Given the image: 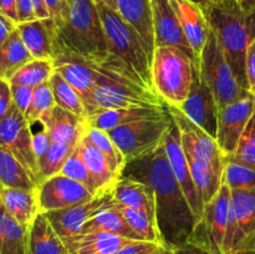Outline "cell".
Masks as SVG:
<instances>
[{
  "instance_id": "obj_9",
  "label": "cell",
  "mask_w": 255,
  "mask_h": 254,
  "mask_svg": "<svg viewBox=\"0 0 255 254\" xmlns=\"http://www.w3.org/2000/svg\"><path fill=\"white\" fill-rule=\"evenodd\" d=\"M167 110L178 131L184 153L208 162L218 173L223 174L224 156L219 149L217 139L192 121L179 107L167 105Z\"/></svg>"
},
{
  "instance_id": "obj_2",
  "label": "cell",
  "mask_w": 255,
  "mask_h": 254,
  "mask_svg": "<svg viewBox=\"0 0 255 254\" xmlns=\"http://www.w3.org/2000/svg\"><path fill=\"white\" fill-rule=\"evenodd\" d=\"M69 15L57 29L55 54L69 52L91 64H104L111 54L96 0H67Z\"/></svg>"
},
{
  "instance_id": "obj_44",
  "label": "cell",
  "mask_w": 255,
  "mask_h": 254,
  "mask_svg": "<svg viewBox=\"0 0 255 254\" xmlns=\"http://www.w3.org/2000/svg\"><path fill=\"white\" fill-rule=\"evenodd\" d=\"M246 77L248 92L255 97V37L247 50Z\"/></svg>"
},
{
  "instance_id": "obj_59",
  "label": "cell",
  "mask_w": 255,
  "mask_h": 254,
  "mask_svg": "<svg viewBox=\"0 0 255 254\" xmlns=\"http://www.w3.org/2000/svg\"><path fill=\"white\" fill-rule=\"evenodd\" d=\"M248 254H255V253H248Z\"/></svg>"
},
{
  "instance_id": "obj_49",
  "label": "cell",
  "mask_w": 255,
  "mask_h": 254,
  "mask_svg": "<svg viewBox=\"0 0 255 254\" xmlns=\"http://www.w3.org/2000/svg\"><path fill=\"white\" fill-rule=\"evenodd\" d=\"M17 22L0 12V46L9 39L10 35L16 30Z\"/></svg>"
},
{
  "instance_id": "obj_23",
  "label": "cell",
  "mask_w": 255,
  "mask_h": 254,
  "mask_svg": "<svg viewBox=\"0 0 255 254\" xmlns=\"http://www.w3.org/2000/svg\"><path fill=\"white\" fill-rule=\"evenodd\" d=\"M114 196L119 206L144 212L157 222L156 197L148 184L121 176L114 189Z\"/></svg>"
},
{
  "instance_id": "obj_32",
  "label": "cell",
  "mask_w": 255,
  "mask_h": 254,
  "mask_svg": "<svg viewBox=\"0 0 255 254\" xmlns=\"http://www.w3.org/2000/svg\"><path fill=\"white\" fill-rule=\"evenodd\" d=\"M0 187L25 189H35L39 187L24 164L2 146H0Z\"/></svg>"
},
{
  "instance_id": "obj_12",
  "label": "cell",
  "mask_w": 255,
  "mask_h": 254,
  "mask_svg": "<svg viewBox=\"0 0 255 254\" xmlns=\"http://www.w3.org/2000/svg\"><path fill=\"white\" fill-rule=\"evenodd\" d=\"M0 146L9 149L24 164L39 186V168L32 149L31 125L15 106L0 122Z\"/></svg>"
},
{
  "instance_id": "obj_29",
  "label": "cell",
  "mask_w": 255,
  "mask_h": 254,
  "mask_svg": "<svg viewBox=\"0 0 255 254\" xmlns=\"http://www.w3.org/2000/svg\"><path fill=\"white\" fill-rule=\"evenodd\" d=\"M0 254H27V228L0 202Z\"/></svg>"
},
{
  "instance_id": "obj_8",
  "label": "cell",
  "mask_w": 255,
  "mask_h": 254,
  "mask_svg": "<svg viewBox=\"0 0 255 254\" xmlns=\"http://www.w3.org/2000/svg\"><path fill=\"white\" fill-rule=\"evenodd\" d=\"M231 206L232 191L222 183L218 193L204 206L203 217L194 226L187 244L197 247L207 254H227Z\"/></svg>"
},
{
  "instance_id": "obj_55",
  "label": "cell",
  "mask_w": 255,
  "mask_h": 254,
  "mask_svg": "<svg viewBox=\"0 0 255 254\" xmlns=\"http://www.w3.org/2000/svg\"><path fill=\"white\" fill-rule=\"evenodd\" d=\"M101 1H104L105 4L109 5L110 7H112V9L116 10V0H101Z\"/></svg>"
},
{
  "instance_id": "obj_28",
  "label": "cell",
  "mask_w": 255,
  "mask_h": 254,
  "mask_svg": "<svg viewBox=\"0 0 255 254\" xmlns=\"http://www.w3.org/2000/svg\"><path fill=\"white\" fill-rule=\"evenodd\" d=\"M34 57L25 46L17 27L0 46V79L9 82L11 77Z\"/></svg>"
},
{
  "instance_id": "obj_51",
  "label": "cell",
  "mask_w": 255,
  "mask_h": 254,
  "mask_svg": "<svg viewBox=\"0 0 255 254\" xmlns=\"http://www.w3.org/2000/svg\"><path fill=\"white\" fill-rule=\"evenodd\" d=\"M32 5H34V10L37 19H47V17H50L49 10L45 5L44 0H32Z\"/></svg>"
},
{
  "instance_id": "obj_7",
  "label": "cell",
  "mask_w": 255,
  "mask_h": 254,
  "mask_svg": "<svg viewBox=\"0 0 255 254\" xmlns=\"http://www.w3.org/2000/svg\"><path fill=\"white\" fill-rule=\"evenodd\" d=\"M196 66L202 79L213 92L219 110L248 94L237 80L212 29L208 40L199 54Z\"/></svg>"
},
{
  "instance_id": "obj_41",
  "label": "cell",
  "mask_w": 255,
  "mask_h": 254,
  "mask_svg": "<svg viewBox=\"0 0 255 254\" xmlns=\"http://www.w3.org/2000/svg\"><path fill=\"white\" fill-rule=\"evenodd\" d=\"M55 106H56V102H55V97L54 94H52L50 82H45V84L34 89L30 109L25 117H26L27 122L32 126L34 124L39 122L42 115L49 112Z\"/></svg>"
},
{
  "instance_id": "obj_60",
  "label": "cell",
  "mask_w": 255,
  "mask_h": 254,
  "mask_svg": "<svg viewBox=\"0 0 255 254\" xmlns=\"http://www.w3.org/2000/svg\"><path fill=\"white\" fill-rule=\"evenodd\" d=\"M212 1H213V0H212Z\"/></svg>"
},
{
  "instance_id": "obj_24",
  "label": "cell",
  "mask_w": 255,
  "mask_h": 254,
  "mask_svg": "<svg viewBox=\"0 0 255 254\" xmlns=\"http://www.w3.org/2000/svg\"><path fill=\"white\" fill-rule=\"evenodd\" d=\"M27 254H70L45 213H39L27 228Z\"/></svg>"
},
{
  "instance_id": "obj_56",
  "label": "cell",
  "mask_w": 255,
  "mask_h": 254,
  "mask_svg": "<svg viewBox=\"0 0 255 254\" xmlns=\"http://www.w3.org/2000/svg\"><path fill=\"white\" fill-rule=\"evenodd\" d=\"M159 254H173V251H172V249L166 248V247H164V248H162V251L159 252Z\"/></svg>"
},
{
  "instance_id": "obj_14",
  "label": "cell",
  "mask_w": 255,
  "mask_h": 254,
  "mask_svg": "<svg viewBox=\"0 0 255 254\" xmlns=\"http://www.w3.org/2000/svg\"><path fill=\"white\" fill-rule=\"evenodd\" d=\"M255 110V97L246 94L218 111L217 143L224 157L234 153L239 138Z\"/></svg>"
},
{
  "instance_id": "obj_52",
  "label": "cell",
  "mask_w": 255,
  "mask_h": 254,
  "mask_svg": "<svg viewBox=\"0 0 255 254\" xmlns=\"http://www.w3.org/2000/svg\"><path fill=\"white\" fill-rule=\"evenodd\" d=\"M173 254H207V253H204L202 249L197 248V247L191 246V244H184V246L179 247V248L173 249Z\"/></svg>"
},
{
  "instance_id": "obj_5",
  "label": "cell",
  "mask_w": 255,
  "mask_h": 254,
  "mask_svg": "<svg viewBox=\"0 0 255 254\" xmlns=\"http://www.w3.org/2000/svg\"><path fill=\"white\" fill-rule=\"evenodd\" d=\"M194 69L196 61L183 50L156 47L152 57V80L154 90L167 105L179 107L186 101L193 84Z\"/></svg>"
},
{
  "instance_id": "obj_20",
  "label": "cell",
  "mask_w": 255,
  "mask_h": 254,
  "mask_svg": "<svg viewBox=\"0 0 255 254\" xmlns=\"http://www.w3.org/2000/svg\"><path fill=\"white\" fill-rule=\"evenodd\" d=\"M86 121L87 119H81L72 112L55 106L42 115L39 124L46 129L51 141L77 146L84 133Z\"/></svg>"
},
{
  "instance_id": "obj_4",
  "label": "cell",
  "mask_w": 255,
  "mask_h": 254,
  "mask_svg": "<svg viewBox=\"0 0 255 254\" xmlns=\"http://www.w3.org/2000/svg\"><path fill=\"white\" fill-rule=\"evenodd\" d=\"M96 5L110 54L124 62L147 89L156 92L152 80V60L138 32L104 1L96 0Z\"/></svg>"
},
{
  "instance_id": "obj_35",
  "label": "cell",
  "mask_w": 255,
  "mask_h": 254,
  "mask_svg": "<svg viewBox=\"0 0 255 254\" xmlns=\"http://www.w3.org/2000/svg\"><path fill=\"white\" fill-rule=\"evenodd\" d=\"M55 71V65L52 60L32 59L24 67L19 70L10 80V85L35 87L50 81Z\"/></svg>"
},
{
  "instance_id": "obj_48",
  "label": "cell",
  "mask_w": 255,
  "mask_h": 254,
  "mask_svg": "<svg viewBox=\"0 0 255 254\" xmlns=\"http://www.w3.org/2000/svg\"><path fill=\"white\" fill-rule=\"evenodd\" d=\"M16 11L17 24L37 19L34 5H32V0H16Z\"/></svg>"
},
{
  "instance_id": "obj_36",
  "label": "cell",
  "mask_w": 255,
  "mask_h": 254,
  "mask_svg": "<svg viewBox=\"0 0 255 254\" xmlns=\"http://www.w3.org/2000/svg\"><path fill=\"white\" fill-rule=\"evenodd\" d=\"M76 147L77 146L51 141V144H50L46 153L37 159L40 183L46 178L59 174L61 168L64 167L65 162L69 159V157L71 156Z\"/></svg>"
},
{
  "instance_id": "obj_34",
  "label": "cell",
  "mask_w": 255,
  "mask_h": 254,
  "mask_svg": "<svg viewBox=\"0 0 255 254\" xmlns=\"http://www.w3.org/2000/svg\"><path fill=\"white\" fill-rule=\"evenodd\" d=\"M49 82L52 94H54L56 106L72 112L81 119H87L86 110H85L84 102H82L80 95L59 72L54 71Z\"/></svg>"
},
{
  "instance_id": "obj_45",
  "label": "cell",
  "mask_w": 255,
  "mask_h": 254,
  "mask_svg": "<svg viewBox=\"0 0 255 254\" xmlns=\"http://www.w3.org/2000/svg\"><path fill=\"white\" fill-rule=\"evenodd\" d=\"M163 246H159L157 243H151V242L136 241L132 242L131 244H127L124 248L117 251L115 254H149L157 249L162 248Z\"/></svg>"
},
{
  "instance_id": "obj_50",
  "label": "cell",
  "mask_w": 255,
  "mask_h": 254,
  "mask_svg": "<svg viewBox=\"0 0 255 254\" xmlns=\"http://www.w3.org/2000/svg\"><path fill=\"white\" fill-rule=\"evenodd\" d=\"M0 12L9 16L15 22H17L16 0H0Z\"/></svg>"
},
{
  "instance_id": "obj_39",
  "label": "cell",
  "mask_w": 255,
  "mask_h": 254,
  "mask_svg": "<svg viewBox=\"0 0 255 254\" xmlns=\"http://www.w3.org/2000/svg\"><path fill=\"white\" fill-rule=\"evenodd\" d=\"M222 183L231 191H251L255 189V169L233 161H224Z\"/></svg>"
},
{
  "instance_id": "obj_21",
  "label": "cell",
  "mask_w": 255,
  "mask_h": 254,
  "mask_svg": "<svg viewBox=\"0 0 255 254\" xmlns=\"http://www.w3.org/2000/svg\"><path fill=\"white\" fill-rule=\"evenodd\" d=\"M116 11L138 32L152 60L156 44L151 0H116Z\"/></svg>"
},
{
  "instance_id": "obj_27",
  "label": "cell",
  "mask_w": 255,
  "mask_h": 254,
  "mask_svg": "<svg viewBox=\"0 0 255 254\" xmlns=\"http://www.w3.org/2000/svg\"><path fill=\"white\" fill-rule=\"evenodd\" d=\"M136 242L107 232L82 233L69 247L70 254H115L127 244Z\"/></svg>"
},
{
  "instance_id": "obj_53",
  "label": "cell",
  "mask_w": 255,
  "mask_h": 254,
  "mask_svg": "<svg viewBox=\"0 0 255 254\" xmlns=\"http://www.w3.org/2000/svg\"><path fill=\"white\" fill-rule=\"evenodd\" d=\"M238 4L244 11H253V10H255V0H238Z\"/></svg>"
},
{
  "instance_id": "obj_25",
  "label": "cell",
  "mask_w": 255,
  "mask_h": 254,
  "mask_svg": "<svg viewBox=\"0 0 255 254\" xmlns=\"http://www.w3.org/2000/svg\"><path fill=\"white\" fill-rule=\"evenodd\" d=\"M168 114L167 107H132V109L104 110L89 117L87 121L92 126L110 132L116 127L146 119H157Z\"/></svg>"
},
{
  "instance_id": "obj_54",
  "label": "cell",
  "mask_w": 255,
  "mask_h": 254,
  "mask_svg": "<svg viewBox=\"0 0 255 254\" xmlns=\"http://www.w3.org/2000/svg\"><path fill=\"white\" fill-rule=\"evenodd\" d=\"M191 1H193L194 4L198 5V6L201 7V9H203L204 11H206L209 7V5L212 4V0H191Z\"/></svg>"
},
{
  "instance_id": "obj_10",
  "label": "cell",
  "mask_w": 255,
  "mask_h": 254,
  "mask_svg": "<svg viewBox=\"0 0 255 254\" xmlns=\"http://www.w3.org/2000/svg\"><path fill=\"white\" fill-rule=\"evenodd\" d=\"M255 253V189L232 191L227 254Z\"/></svg>"
},
{
  "instance_id": "obj_38",
  "label": "cell",
  "mask_w": 255,
  "mask_h": 254,
  "mask_svg": "<svg viewBox=\"0 0 255 254\" xmlns=\"http://www.w3.org/2000/svg\"><path fill=\"white\" fill-rule=\"evenodd\" d=\"M60 174L65 177H69V178L74 179V181L80 182L81 184H84L92 194H99L104 191H109V189H102L100 187V184L97 183L96 179L94 178L90 171L87 169L86 164H85L84 159H82L81 153H80L79 147L75 148V151L72 152L71 156L69 157L66 162H65L64 167L60 171ZM115 189V188H114Z\"/></svg>"
},
{
  "instance_id": "obj_46",
  "label": "cell",
  "mask_w": 255,
  "mask_h": 254,
  "mask_svg": "<svg viewBox=\"0 0 255 254\" xmlns=\"http://www.w3.org/2000/svg\"><path fill=\"white\" fill-rule=\"evenodd\" d=\"M12 106H14V104H12L10 82L0 79V122L9 115Z\"/></svg>"
},
{
  "instance_id": "obj_18",
  "label": "cell",
  "mask_w": 255,
  "mask_h": 254,
  "mask_svg": "<svg viewBox=\"0 0 255 254\" xmlns=\"http://www.w3.org/2000/svg\"><path fill=\"white\" fill-rule=\"evenodd\" d=\"M17 31L34 59L54 61L57 26L51 17L20 22Z\"/></svg>"
},
{
  "instance_id": "obj_3",
  "label": "cell",
  "mask_w": 255,
  "mask_h": 254,
  "mask_svg": "<svg viewBox=\"0 0 255 254\" xmlns=\"http://www.w3.org/2000/svg\"><path fill=\"white\" fill-rule=\"evenodd\" d=\"M204 12L237 80L248 91L246 57L255 37V10L244 11L238 2L213 1Z\"/></svg>"
},
{
  "instance_id": "obj_6",
  "label": "cell",
  "mask_w": 255,
  "mask_h": 254,
  "mask_svg": "<svg viewBox=\"0 0 255 254\" xmlns=\"http://www.w3.org/2000/svg\"><path fill=\"white\" fill-rule=\"evenodd\" d=\"M173 128V120L167 114L157 119L139 120L116 127L109 133L124 154L126 163H129L153 154L163 146Z\"/></svg>"
},
{
  "instance_id": "obj_15",
  "label": "cell",
  "mask_w": 255,
  "mask_h": 254,
  "mask_svg": "<svg viewBox=\"0 0 255 254\" xmlns=\"http://www.w3.org/2000/svg\"><path fill=\"white\" fill-rule=\"evenodd\" d=\"M37 189L41 213L71 208L95 197L84 184L60 173L42 181Z\"/></svg>"
},
{
  "instance_id": "obj_37",
  "label": "cell",
  "mask_w": 255,
  "mask_h": 254,
  "mask_svg": "<svg viewBox=\"0 0 255 254\" xmlns=\"http://www.w3.org/2000/svg\"><path fill=\"white\" fill-rule=\"evenodd\" d=\"M119 208L127 223H128V226L141 238V241L151 242V243L163 246L161 241V236H159L158 227H157V222L154 219H152L148 214L142 211H137V209L122 206H119Z\"/></svg>"
},
{
  "instance_id": "obj_1",
  "label": "cell",
  "mask_w": 255,
  "mask_h": 254,
  "mask_svg": "<svg viewBox=\"0 0 255 254\" xmlns=\"http://www.w3.org/2000/svg\"><path fill=\"white\" fill-rule=\"evenodd\" d=\"M122 176L148 184L156 197V218L163 247L176 249L188 242L197 224L167 158L164 144L153 154L126 164Z\"/></svg>"
},
{
  "instance_id": "obj_11",
  "label": "cell",
  "mask_w": 255,
  "mask_h": 254,
  "mask_svg": "<svg viewBox=\"0 0 255 254\" xmlns=\"http://www.w3.org/2000/svg\"><path fill=\"white\" fill-rule=\"evenodd\" d=\"M116 206L119 204L115 199L114 189H109V191H104L96 194L94 198L79 204V206L60 209V211L47 212L45 214L49 218L50 223L52 224L56 233L62 239L65 246L69 249L72 242L81 234L82 227L89 219H91L99 212Z\"/></svg>"
},
{
  "instance_id": "obj_57",
  "label": "cell",
  "mask_w": 255,
  "mask_h": 254,
  "mask_svg": "<svg viewBox=\"0 0 255 254\" xmlns=\"http://www.w3.org/2000/svg\"><path fill=\"white\" fill-rule=\"evenodd\" d=\"M213 1H218V2H238V0H213ZM212 1V2H213Z\"/></svg>"
},
{
  "instance_id": "obj_26",
  "label": "cell",
  "mask_w": 255,
  "mask_h": 254,
  "mask_svg": "<svg viewBox=\"0 0 255 254\" xmlns=\"http://www.w3.org/2000/svg\"><path fill=\"white\" fill-rule=\"evenodd\" d=\"M77 147L87 169L94 176L100 187L102 189H114L121 178V173L115 169L109 158L99 148L85 139L84 136H81Z\"/></svg>"
},
{
  "instance_id": "obj_47",
  "label": "cell",
  "mask_w": 255,
  "mask_h": 254,
  "mask_svg": "<svg viewBox=\"0 0 255 254\" xmlns=\"http://www.w3.org/2000/svg\"><path fill=\"white\" fill-rule=\"evenodd\" d=\"M51 144V138L46 129L41 126L40 131L32 132V149L36 156V159L44 156Z\"/></svg>"
},
{
  "instance_id": "obj_30",
  "label": "cell",
  "mask_w": 255,
  "mask_h": 254,
  "mask_svg": "<svg viewBox=\"0 0 255 254\" xmlns=\"http://www.w3.org/2000/svg\"><path fill=\"white\" fill-rule=\"evenodd\" d=\"M189 169L196 184L197 192L202 203H207L214 198L222 187V174L218 173L208 162L186 154Z\"/></svg>"
},
{
  "instance_id": "obj_43",
  "label": "cell",
  "mask_w": 255,
  "mask_h": 254,
  "mask_svg": "<svg viewBox=\"0 0 255 254\" xmlns=\"http://www.w3.org/2000/svg\"><path fill=\"white\" fill-rule=\"evenodd\" d=\"M50 17L55 21L57 29H61L67 20L69 15V5L67 0H44Z\"/></svg>"
},
{
  "instance_id": "obj_40",
  "label": "cell",
  "mask_w": 255,
  "mask_h": 254,
  "mask_svg": "<svg viewBox=\"0 0 255 254\" xmlns=\"http://www.w3.org/2000/svg\"><path fill=\"white\" fill-rule=\"evenodd\" d=\"M224 161H233L255 169V110L247 124L233 154L224 157Z\"/></svg>"
},
{
  "instance_id": "obj_17",
  "label": "cell",
  "mask_w": 255,
  "mask_h": 254,
  "mask_svg": "<svg viewBox=\"0 0 255 254\" xmlns=\"http://www.w3.org/2000/svg\"><path fill=\"white\" fill-rule=\"evenodd\" d=\"M164 149H166L167 158H168L171 168L173 171L174 177L181 187L182 192L184 193L187 202H188L191 211L196 218L197 223L201 221L203 217L204 204L202 203L201 198L197 192L196 184H194L193 177H192L191 169H189L188 161H187L186 153L183 151L181 141H179V134L176 126L169 132L164 142Z\"/></svg>"
},
{
  "instance_id": "obj_33",
  "label": "cell",
  "mask_w": 255,
  "mask_h": 254,
  "mask_svg": "<svg viewBox=\"0 0 255 254\" xmlns=\"http://www.w3.org/2000/svg\"><path fill=\"white\" fill-rule=\"evenodd\" d=\"M82 136H84L85 139H87L92 146L99 148L100 151L109 158V161L111 162L112 166L115 167V169H116L119 173H121L122 176V172H124L125 167H126L127 164L126 159H125L124 154L120 151L119 147L116 146L114 139L111 138L109 132L104 131V129L101 128H97V127L92 126L89 121H86Z\"/></svg>"
},
{
  "instance_id": "obj_13",
  "label": "cell",
  "mask_w": 255,
  "mask_h": 254,
  "mask_svg": "<svg viewBox=\"0 0 255 254\" xmlns=\"http://www.w3.org/2000/svg\"><path fill=\"white\" fill-rule=\"evenodd\" d=\"M92 102L96 114L104 110L132 107H167L166 101L157 92L138 85L109 82L95 89Z\"/></svg>"
},
{
  "instance_id": "obj_19",
  "label": "cell",
  "mask_w": 255,
  "mask_h": 254,
  "mask_svg": "<svg viewBox=\"0 0 255 254\" xmlns=\"http://www.w3.org/2000/svg\"><path fill=\"white\" fill-rule=\"evenodd\" d=\"M178 16L184 35L198 60L202 49L211 34L208 19L203 9L191 0H169Z\"/></svg>"
},
{
  "instance_id": "obj_16",
  "label": "cell",
  "mask_w": 255,
  "mask_h": 254,
  "mask_svg": "<svg viewBox=\"0 0 255 254\" xmlns=\"http://www.w3.org/2000/svg\"><path fill=\"white\" fill-rule=\"evenodd\" d=\"M179 109L192 121L196 122L204 131L216 138L217 126H218V105H217L212 90L199 75L197 66L194 69L191 92L186 101L179 106Z\"/></svg>"
},
{
  "instance_id": "obj_22",
  "label": "cell",
  "mask_w": 255,
  "mask_h": 254,
  "mask_svg": "<svg viewBox=\"0 0 255 254\" xmlns=\"http://www.w3.org/2000/svg\"><path fill=\"white\" fill-rule=\"evenodd\" d=\"M0 202L21 226L29 228L37 214L41 213L39 189L0 187Z\"/></svg>"
},
{
  "instance_id": "obj_58",
  "label": "cell",
  "mask_w": 255,
  "mask_h": 254,
  "mask_svg": "<svg viewBox=\"0 0 255 254\" xmlns=\"http://www.w3.org/2000/svg\"><path fill=\"white\" fill-rule=\"evenodd\" d=\"M162 248H164V247H162ZM162 248H159V249H157V251H154V252H152V253H149V254H159V252L162 251Z\"/></svg>"
},
{
  "instance_id": "obj_31",
  "label": "cell",
  "mask_w": 255,
  "mask_h": 254,
  "mask_svg": "<svg viewBox=\"0 0 255 254\" xmlns=\"http://www.w3.org/2000/svg\"><path fill=\"white\" fill-rule=\"evenodd\" d=\"M89 232H107V233H114L117 236L133 239V241H141V238L132 231L125 217L122 216L119 206L99 212L91 219H89L82 227L81 234L89 233Z\"/></svg>"
},
{
  "instance_id": "obj_42",
  "label": "cell",
  "mask_w": 255,
  "mask_h": 254,
  "mask_svg": "<svg viewBox=\"0 0 255 254\" xmlns=\"http://www.w3.org/2000/svg\"><path fill=\"white\" fill-rule=\"evenodd\" d=\"M10 86H11L12 104L24 116H26L30 109V104H31L34 89L27 86H20V85H10Z\"/></svg>"
}]
</instances>
